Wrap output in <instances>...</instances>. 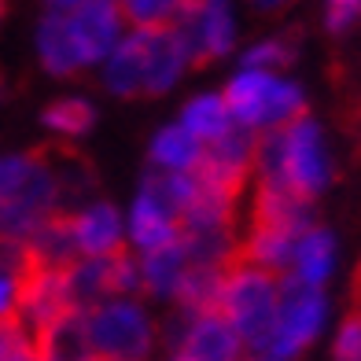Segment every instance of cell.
I'll return each mask as SVG.
<instances>
[{"label":"cell","mask_w":361,"mask_h":361,"mask_svg":"<svg viewBox=\"0 0 361 361\" xmlns=\"http://www.w3.org/2000/svg\"><path fill=\"white\" fill-rule=\"evenodd\" d=\"M332 177H336L332 147H328L321 122H314L310 114L288 122L284 129L262 133L255 144L251 185H284L314 203L317 195L332 188Z\"/></svg>","instance_id":"1"},{"label":"cell","mask_w":361,"mask_h":361,"mask_svg":"<svg viewBox=\"0 0 361 361\" xmlns=\"http://www.w3.org/2000/svg\"><path fill=\"white\" fill-rule=\"evenodd\" d=\"M276 299H281V276L251 266V262H233L221 276V295H218V314L228 321L247 354L266 350L273 317H276Z\"/></svg>","instance_id":"2"},{"label":"cell","mask_w":361,"mask_h":361,"mask_svg":"<svg viewBox=\"0 0 361 361\" xmlns=\"http://www.w3.org/2000/svg\"><path fill=\"white\" fill-rule=\"evenodd\" d=\"M221 100L233 114V122L251 129L255 137L284 129L288 122L306 114V92L299 81L269 71H236L221 89Z\"/></svg>","instance_id":"3"},{"label":"cell","mask_w":361,"mask_h":361,"mask_svg":"<svg viewBox=\"0 0 361 361\" xmlns=\"http://www.w3.org/2000/svg\"><path fill=\"white\" fill-rule=\"evenodd\" d=\"M89 343L96 357L107 361H152L159 350V317L147 299L111 295L89 314Z\"/></svg>","instance_id":"4"},{"label":"cell","mask_w":361,"mask_h":361,"mask_svg":"<svg viewBox=\"0 0 361 361\" xmlns=\"http://www.w3.org/2000/svg\"><path fill=\"white\" fill-rule=\"evenodd\" d=\"M328 317H332L328 291L306 288L299 281H291V276H281V299H276V317H273L266 354H276L284 361H299L324 336Z\"/></svg>","instance_id":"5"},{"label":"cell","mask_w":361,"mask_h":361,"mask_svg":"<svg viewBox=\"0 0 361 361\" xmlns=\"http://www.w3.org/2000/svg\"><path fill=\"white\" fill-rule=\"evenodd\" d=\"M122 218H126V251H133L137 258L162 251L170 243H180V214L162 195L159 177L152 170L140 177V185L133 192V200H129V207L122 210Z\"/></svg>","instance_id":"6"},{"label":"cell","mask_w":361,"mask_h":361,"mask_svg":"<svg viewBox=\"0 0 361 361\" xmlns=\"http://www.w3.org/2000/svg\"><path fill=\"white\" fill-rule=\"evenodd\" d=\"M173 30L185 41L192 67L225 59L236 48V15L228 0H185Z\"/></svg>","instance_id":"7"},{"label":"cell","mask_w":361,"mask_h":361,"mask_svg":"<svg viewBox=\"0 0 361 361\" xmlns=\"http://www.w3.org/2000/svg\"><path fill=\"white\" fill-rule=\"evenodd\" d=\"M81 258H114L126 251V218L111 200H89L67 214Z\"/></svg>","instance_id":"8"},{"label":"cell","mask_w":361,"mask_h":361,"mask_svg":"<svg viewBox=\"0 0 361 361\" xmlns=\"http://www.w3.org/2000/svg\"><path fill=\"white\" fill-rule=\"evenodd\" d=\"M74 44L81 52V63L85 67H100V63L111 56V48L126 37V19L114 0H89L81 4L74 15H67Z\"/></svg>","instance_id":"9"},{"label":"cell","mask_w":361,"mask_h":361,"mask_svg":"<svg viewBox=\"0 0 361 361\" xmlns=\"http://www.w3.org/2000/svg\"><path fill=\"white\" fill-rule=\"evenodd\" d=\"M339 269V240L332 228L324 225H310L306 233L295 240V251H291V262H288V273L291 281H299L306 288H328V281L336 276Z\"/></svg>","instance_id":"10"},{"label":"cell","mask_w":361,"mask_h":361,"mask_svg":"<svg viewBox=\"0 0 361 361\" xmlns=\"http://www.w3.org/2000/svg\"><path fill=\"white\" fill-rule=\"evenodd\" d=\"M71 310L67 299V281H63V269H41L34 266L23 281V299H19V324L30 328V336L37 328L52 324L56 317H63Z\"/></svg>","instance_id":"11"},{"label":"cell","mask_w":361,"mask_h":361,"mask_svg":"<svg viewBox=\"0 0 361 361\" xmlns=\"http://www.w3.org/2000/svg\"><path fill=\"white\" fill-rule=\"evenodd\" d=\"M144 67H147V34L144 30H126V37L100 63V85L118 100L144 96Z\"/></svg>","instance_id":"12"},{"label":"cell","mask_w":361,"mask_h":361,"mask_svg":"<svg viewBox=\"0 0 361 361\" xmlns=\"http://www.w3.org/2000/svg\"><path fill=\"white\" fill-rule=\"evenodd\" d=\"M192 59L185 52V41L177 37V30H147V67H144V96H166L177 89V81L185 78Z\"/></svg>","instance_id":"13"},{"label":"cell","mask_w":361,"mask_h":361,"mask_svg":"<svg viewBox=\"0 0 361 361\" xmlns=\"http://www.w3.org/2000/svg\"><path fill=\"white\" fill-rule=\"evenodd\" d=\"M34 354L37 361H92V343H89V321L78 310H67L52 324L34 332Z\"/></svg>","instance_id":"14"},{"label":"cell","mask_w":361,"mask_h":361,"mask_svg":"<svg viewBox=\"0 0 361 361\" xmlns=\"http://www.w3.org/2000/svg\"><path fill=\"white\" fill-rule=\"evenodd\" d=\"M251 218L247 221H262V225H276L288 233H306L314 221V203L295 195L284 185H251Z\"/></svg>","instance_id":"15"},{"label":"cell","mask_w":361,"mask_h":361,"mask_svg":"<svg viewBox=\"0 0 361 361\" xmlns=\"http://www.w3.org/2000/svg\"><path fill=\"white\" fill-rule=\"evenodd\" d=\"M188 266L192 262H188L180 243H170V247L152 251V255H140V295L147 302L173 306L180 284H185Z\"/></svg>","instance_id":"16"},{"label":"cell","mask_w":361,"mask_h":361,"mask_svg":"<svg viewBox=\"0 0 361 361\" xmlns=\"http://www.w3.org/2000/svg\"><path fill=\"white\" fill-rule=\"evenodd\" d=\"M203 159V144L192 140L177 122L159 126L147 140V170L152 173H195Z\"/></svg>","instance_id":"17"},{"label":"cell","mask_w":361,"mask_h":361,"mask_svg":"<svg viewBox=\"0 0 361 361\" xmlns=\"http://www.w3.org/2000/svg\"><path fill=\"white\" fill-rule=\"evenodd\" d=\"M37 59L52 78H74L78 71H85L74 34H71V23L63 15H44L37 23Z\"/></svg>","instance_id":"18"},{"label":"cell","mask_w":361,"mask_h":361,"mask_svg":"<svg viewBox=\"0 0 361 361\" xmlns=\"http://www.w3.org/2000/svg\"><path fill=\"white\" fill-rule=\"evenodd\" d=\"M63 281H67V299L71 310L78 314H89L92 306H100L104 299H111V258H78L63 269Z\"/></svg>","instance_id":"19"},{"label":"cell","mask_w":361,"mask_h":361,"mask_svg":"<svg viewBox=\"0 0 361 361\" xmlns=\"http://www.w3.org/2000/svg\"><path fill=\"white\" fill-rule=\"evenodd\" d=\"M177 126L185 129L192 140H200L207 147V144H214L218 137H225L236 122H233V114H228L221 92H200V96H192V100L180 107Z\"/></svg>","instance_id":"20"},{"label":"cell","mask_w":361,"mask_h":361,"mask_svg":"<svg viewBox=\"0 0 361 361\" xmlns=\"http://www.w3.org/2000/svg\"><path fill=\"white\" fill-rule=\"evenodd\" d=\"M96 104L89 96H59L41 111V126L63 144H74V140H85L92 129H96Z\"/></svg>","instance_id":"21"},{"label":"cell","mask_w":361,"mask_h":361,"mask_svg":"<svg viewBox=\"0 0 361 361\" xmlns=\"http://www.w3.org/2000/svg\"><path fill=\"white\" fill-rule=\"evenodd\" d=\"M26 251H30V258H34V266H41V269H67L71 262L81 258L67 214L44 221L37 233H34V240L26 243Z\"/></svg>","instance_id":"22"},{"label":"cell","mask_w":361,"mask_h":361,"mask_svg":"<svg viewBox=\"0 0 361 361\" xmlns=\"http://www.w3.org/2000/svg\"><path fill=\"white\" fill-rule=\"evenodd\" d=\"M34 269L26 243L0 240V321H19V299H23V281Z\"/></svg>","instance_id":"23"},{"label":"cell","mask_w":361,"mask_h":361,"mask_svg":"<svg viewBox=\"0 0 361 361\" xmlns=\"http://www.w3.org/2000/svg\"><path fill=\"white\" fill-rule=\"evenodd\" d=\"M221 276H225V269L188 266V273H185V284H180V291H177V302H173V306L188 310V314H210V310H218Z\"/></svg>","instance_id":"24"},{"label":"cell","mask_w":361,"mask_h":361,"mask_svg":"<svg viewBox=\"0 0 361 361\" xmlns=\"http://www.w3.org/2000/svg\"><path fill=\"white\" fill-rule=\"evenodd\" d=\"M295 56H299V44H295V34H276L266 41H255L247 52L240 56V67L243 71H269V74H281L284 67H291Z\"/></svg>","instance_id":"25"},{"label":"cell","mask_w":361,"mask_h":361,"mask_svg":"<svg viewBox=\"0 0 361 361\" xmlns=\"http://www.w3.org/2000/svg\"><path fill=\"white\" fill-rule=\"evenodd\" d=\"M185 0H118V11L129 30H166L177 23Z\"/></svg>","instance_id":"26"},{"label":"cell","mask_w":361,"mask_h":361,"mask_svg":"<svg viewBox=\"0 0 361 361\" xmlns=\"http://www.w3.org/2000/svg\"><path fill=\"white\" fill-rule=\"evenodd\" d=\"M332 361H361V295H357V310L339 321L332 336Z\"/></svg>","instance_id":"27"},{"label":"cell","mask_w":361,"mask_h":361,"mask_svg":"<svg viewBox=\"0 0 361 361\" xmlns=\"http://www.w3.org/2000/svg\"><path fill=\"white\" fill-rule=\"evenodd\" d=\"M0 361H37L34 336L19 321H0Z\"/></svg>","instance_id":"28"},{"label":"cell","mask_w":361,"mask_h":361,"mask_svg":"<svg viewBox=\"0 0 361 361\" xmlns=\"http://www.w3.org/2000/svg\"><path fill=\"white\" fill-rule=\"evenodd\" d=\"M111 288H114V295L144 299L140 295V258L133 251H118L111 258Z\"/></svg>","instance_id":"29"},{"label":"cell","mask_w":361,"mask_h":361,"mask_svg":"<svg viewBox=\"0 0 361 361\" xmlns=\"http://www.w3.org/2000/svg\"><path fill=\"white\" fill-rule=\"evenodd\" d=\"M357 19H361V0H324L328 34H347Z\"/></svg>","instance_id":"30"},{"label":"cell","mask_w":361,"mask_h":361,"mask_svg":"<svg viewBox=\"0 0 361 361\" xmlns=\"http://www.w3.org/2000/svg\"><path fill=\"white\" fill-rule=\"evenodd\" d=\"M81 4H89V0H44V15H74Z\"/></svg>","instance_id":"31"},{"label":"cell","mask_w":361,"mask_h":361,"mask_svg":"<svg viewBox=\"0 0 361 361\" xmlns=\"http://www.w3.org/2000/svg\"><path fill=\"white\" fill-rule=\"evenodd\" d=\"M243 361H284V357H276V354H266V350H258V354H243Z\"/></svg>","instance_id":"32"},{"label":"cell","mask_w":361,"mask_h":361,"mask_svg":"<svg viewBox=\"0 0 361 361\" xmlns=\"http://www.w3.org/2000/svg\"><path fill=\"white\" fill-rule=\"evenodd\" d=\"M251 4H258V8H281L284 0H251Z\"/></svg>","instance_id":"33"},{"label":"cell","mask_w":361,"mask_h":361,"mask_svg":"<svg viewBox=\"0 0 361 361\" xmlns=\"http://www.w3.org/2000/svg\"><path fill=\"white\" fill-rule=\"evenodd\" d=\"M4 92H8V85H4V74H0V104H4Z\"/></svg>","instance_id":"34"},{"label":"cell","mask_w":361,"mask_h":361,"mask_svg":"<svg viewBox=\"0 0 361 361\" xmlns=\"http://www.w3.org/2000/svg\"><path fill=\"white\" fill-rule=\"evenodd\" d=\"M162 361H188V357H180V354H166V357H162Z\"/></svg>","instance_id":"35"},{"label":"cell","mask_w":361,"mask_h":361,"mask_svg":"<svg viewBox=\"0 0 361 361\" xmlns=\"http://www.w3.org/2000/svg\"><path fill=\"white\" fill-rule=\"evenodd\" d=\"M4 11H8V0H0V19H4Z\"/></svg>","instance_id":"36"},{"label":"cell","mask_w":361,"mask_h":361,"mask_svg":"<svg viewBox=\"0 0 361 361\" xmlns=\"http://www.w3.org/2000/svg\"><path fill=\"white\" fill-rule=\"evenodd\" d=\"M357 295H361V269H357Z\"/></svg>","instance_id":"37"},{"label":"cell","mask_w":361,"mask_h":361,"mask_svg":"<svg viewBox=\"0 0 361 361\" xmlns=\"http://www.w3.org/2000/svg\"><path fill=\"white\" fill-rule=\"evenodd\" d=\"M92 361H107V357H92Z\"/></svg>","instance_id":"38"},{"label":"cell","mask_w":361,"mask_h":361,"mask_svg":"<svg viewBox=\"0 0 361 361\" xmlns=\"http://www.w3.org/2000/svg\"><path fill=\"white\" fill-rule=\"evenodd\" d=\"M114 4H118V0H114Z\"/></svg>","instance_id":"39"}]
</instances>
